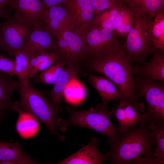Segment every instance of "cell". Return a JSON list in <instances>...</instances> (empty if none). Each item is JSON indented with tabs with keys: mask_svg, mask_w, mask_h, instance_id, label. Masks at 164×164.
<instances>
[{
	"mask_svg": "<svg viewBox=\"0 0 164 164\" xmlns=\"http://www.w3.org/2000/svg\"><path fill=\"white\" fill-rule=\"evenodd\" d=\"M9 10H7V11H4L0 9V19L2 17L5 18L9 15Z\"/></svg>",
	"mask_w": 164,
	"mask_h": 164,
	"instance_id": "obj_36",
	"label": "cell"
},
{
	"mask_svg": "<svg viewBox=\"0 0 164 164\" xmlns=\"http://www.w3.org/2000/svg\"><path fill=\"white\" fill-rule=\"evenodd\" d=\"M70 13L73 30L82 37L95 15L90 0H66L63 4Z\"/></svg>",
	"mask_w": 164,
	"mask_h": 164,
	"instance_id": "obj_11",
	"label": "cell"
},
{
	"mask_svg": "<svg viewBox=\"0 0 164 164\" xmlns=\"http://www.w3.org/2000/svg\"><path fill=\"white\" fill-rule=\"evenodd\" d=\"M88 80L97 91L102 102L101 104L108 106L111 101H118L123 97V93L111 81L104 76L89 74Z\"/></svg>",
	"mask_w": 164,
	"mask_h": 164,
	"instance_id": "obj_19",
	"label": "cell"
},
{
	"mask_svg": "<svg viewBox=\"0 0 164 164\" xmlns=\"http://www.w3.org/2000/svg\"><path fill=\"white\" fill-rule=\"evenodd\" d=\"M14 109L19 114L16 126L20 135L23 137L28 138L35 135L39 128L36 119L30 113L19 108L15 102Z\"/></svg>",
	"mask_w": 164,
	"mask_h": 164,
	"instance_id": "obj_23",
	"label": "cell"
},
{
	"mask_svg": "<svg viewBox=\"0 0 164 164\" xmlns=\"http://www.w3.org/2000/svg\"><path fill=\"white\" fill-rule=\"evenodd\" d=\"M122 38L93 20L82 37L86 47L87 57H101L122 47Z\"/></svg>",
	"mask_w": 164,
	"mask_h": 164,
	"instance_id": "obj_7",
	"label": "cell"
},
{
	"mask_svg": "<svg viewBox=\"0 0 164 164\" xmlns=\"http://www.w3.org/2000/svg\"><path fill=\"white\" fill-rule=\"evenodd\" d=\"M164 160H161L158 157L150 156L148 158H142L139 159L132 164H163Z\"/></svg>",
	"mask_w": 164,
	"mask_h": 164,
	"instance_id": "obj_33",
	"label": "cell"
},
{
	"mask_svg": "<svg viewBox=\"0 0 164 164\" xmlns=\"http://www.w3.org/2000/svg\"><path fill=\"white\" fill-rule=\"evenodd\" d=\"M14 10L13 19L31 30L44 25L46 9L41 0H12L9 5Z\"/></svg>",
	"mask_w": 164,
	"mask_h": 164,
	"instance_id": "obj_10",
	"label": "cell"
},
{
	"mask_svg": "<svg viewBox=\"0 0 164 164\" xmlns=\"http://www.w3.org/2000/svg\"><path fill=\"white\" fill-rule=\"evenodd\" d=\"M20 88L19 80L0 72V120L6 112L14 110L11 97L13 92Z\"/></svg>",
	"mask_w": 164,
	"mask_h": 164,
	"instance_id": "obj_20",
	"label": "cell"
},
{
	"mask_svg": "<svg viewBox=\"0 0 164 164\" xmlns=\"http://www.w3.org/2000/svg\"><path fill=\"white\" fill-rule=\"evenodd\" d=\"M14 26L19 35L26 41L32 30L15 20L12 17Z\"/></svg>",
	"mask_w": 164,
	"mask_h": 164,
	"instance_id": "obj_32",
	"label": "cell"
},
{
	"mask_svg": "<svg viewBox=\"0 0 164 164\" xmlns=\"http://www.w3.org/2000/svg\"><path fill=\"white\" fill-rule=\"evenodd\" d=\"M135 15L123 2L115 4L96 14L93 21L122 37H126L133 26Z\"/></svg>",
	"mask_w": 164,
	"mask_h": 164,
	"instance_id": "obj_8",
	"label": "cell"
},
{
	"mask_svg": "<svg viewBox=\"0 0 164 164\" xmlns=\"http://www.w3.org/2000/svg\"><path fill=\"white\" fill-rule=\"evenodd\" d=\"M148 62L133 66V74L141 78H149L164 83V51L156 49Z\"/></svg>",
	"mask_w": 164,
	"mask_h": 164,
	"instance_id": "obj_17",
	"label": "cell"
},
{
	"mask_svg": "<svg viewBox=\"0 0 164 164\" xmlns=\"http://www.w3.org/2000/svg\"><path fill=\"white\" fill-rule=\"evenodd\" d=\"M0 23V48L10 57L14 56L18 50L23 49L25 41L19 35L9 15Z\"/></svg>",
	"mask_w": 164,
	"mask_h": 164,
	"instance_id": "obj_14",
	"label": "cell"
},
{
	"mask_svg": "<svg viewBox=\"0 0 164 164\" xmlns=\"http://www.w3.org/2000/svg\"><path fill=\"white\" fill-rule=\"evenodd\" d=\"M54 37L52 52L58 55V60L64 61L67 65L72 63H79L87 58L84 41L72 28L62 30Z\"/></svg>",
	"mask_w": 164,
	"mask_h": 164,
	"instance_id": "obj_9",
	"label": "cell"
},
{
	"mask_svg": "<svg viewBox=\"0 0 164 164\" xmlns=\"http://www.w3.org/2000/svg\"><path fill=\"white\" fill-rule=\"evenodd\" d=\"M45 7L48 8L52 6L63 4L66 0H41Z\"/></svg>",
	"mask_w": 164,
	"mask_h": 164,
	"instance_id": "obj_34",
	"label": "cell"
},
{
	"mask_svg": "<svg viewBox=\"0 0 164 164\" xmlns=\"http://www.w3.org/2000/svg\"><path fill=\"white\" fill-rule=\"evenodd\" d=\"M98 141L95 137L91 138L89 142L77 152L56 164H102L107 159L106 153L102 154L97 148Z\"/></svg>",
	"mask_w": 164,
	"mask_h": 164,
	"instance_id": "obj_15",
	"label": "cell"
},
{
	"mask_svg": "<svg viewBox=\"0 0 164 164\" xmlns=\"http://www.w3.org/2000/svg\"><path fill=\"white\" fill-rule=\"evenodd\" d=\"M1 39L0 37V48L1 47Z\"/></svg>",
	"mask_w": 164,
	"mask_h": 164,
	"instance_id": "obj_37",
	"label": "cell"
},
{
	"mask_svg": "<svg viewBox=\"0 0 164 164\" xmlns=\"http://www.w3.org/2000/svg\"><path fill=\"white\" fill-rule=\"evenodd\" d=\"M66 110L70 115L69 119L64 120L59 118L56 121L62 132L65 131L68 126L77 125L93 129L105 136L110 144L120 139L122 132L112 123L110 118L113 112L108 109V106L100 103L95 109L74 110L67 107Z\"/></svg>",
	"mask_w": 164,
	"mask_h": 164,
	"instance_id": "obj_3",
	"label": "cell"
},
{
	"mask_svg": "<svg viewBox=\"0 0 164 164\" xmlns=\"http://www.w3.org/2000/svg\"><path fill=\"white\" fill-rule=\"evenodd\" d=\"M118 101L117 107L113 108L111 110L118 122L117 127L120 132H124L129 127H135L142 120L148 122L147 115L145 113L141 115L137 112L130 103L121 99Z\"/></svg>",
	"mask_w": 164,
	"mask_h": 164,
	"instance_id": "obj_16",
	"label": "cell"
},
{
	"mask_svg": "<svg viewBox=\"0 0 164 164\" xmlns=\"http://www.w3.org/2000/svg\"><path fill=\"white\" fill-rule=\"evenodd\" d=\"M43 22L44 26L54 37L62 30L72 28L70 15L63 4L47 9Z\"/></svg>",
	"mask_w": 164,
	"mask_h": 164,
	"instance_id": "obj_13",
	"label": "cell"
},
{
	"mask_svg": "<svg viewBox=\"0 0 164 164\" xmlns=\"http://www.w3.org/2000/svg\"><path fill=\"white\" fill-rule=\"evenodd\" d=\"M67 65L64 61L58 60L38 75L35 76L33 77L34 82L36 83L53 85Z\"/></svg>",
	"mask_w": 164,
	"mask_h": 164,
	"instance_id": "obj_25",
	"label": "cell"
},
{
	"mask_svg": "<svg viewBox=\"0 0 164 164\" xmlns=\"http://www.w3.org/2000/svg\"><path fill=\"white\" fill-rule=\"evenodd\" d=\"M136 88L147 103L145 114L148 119V126L153 124L164 126V83L149 78L134 76Z\"/></svg>",
	"mask_w": 164,
	"mask_h": 164,
	"instance_id": "obj_6",
	"label": "cell"
},
{
	"mask_svg": "<svg viewBox=\"0 0 164 164\" xmlns=\"http://www.w3.org/2000/svg\"><path fill=\"white\" fill-rule=\"evenodd\" d=\"M27 53L29 57V71L43 62L57 54L55 53L49 51H32Z\"/></svg>",
	"mask_w": 164,
	"mask_h": 164,
	"instance_id": "obj_28",
	"label": "cell"
},
{
	"mask_svg": "<svg viewBox=\"0 0 164 164\" xmlns=\"http://www.w3.org/2000/svg\"><path fill=\"white\" fill-rule=\"evenodd\" d=\"M36 163L24 153L18 143L0 141V164Z\"/></svg>",
	"mask_w": 164,
	"mask_h": 164,
	"instance_id": "obj_21",
	"label": "cell"
},
{
	"mask_svg": "<svg viewBox=\"0 0 164 164\" xmlns=\"http://www.w3.org/2000/svg\"><path fill=\"white\" fill-rule=\"evenodd\" d=\"M148 122L143 120L138 127H129L119 140L110 144L106 153L109 163L129 164L143 156H152L151 149L155 144L152 133L148 131Z\"/></svg>",
	"mask_w": 164,
	"mask_h": 164,
	"instance_id": "obj_2",
	"label": "cell"
},
{
	"mask_svg": "<svg viewBox=\"0 0 164 164\" xmlns=\"http://www.w3.org/2000/svg\"><path fill=\"white\" fill-rule=\"evenodd\" d=\"M67 65V67L61 72L53 87L48 92L53 104L60 110L62 99L67 85L82 72L79 63H72Z\"/></svg>",
	"mask_w": 164,
	"mask_h": 164,
	"instance_id": "obj_12",
	"label": "cell"
},
{
	"mask_svg": "<svg viewBox=\"0 0 164 164\" xmlns=\"http://www.w3.org/2000/svg\"><path fill=\"white\" fill-rule=\"evenodd\" d=\"M87 63L90 71L102 75L122 91L121 99L130 103L138 113L144 112L145 105L139 101L141 96L134 82L133 62L122 47L101 57L89 58Z\"/></svg>",
	"mask_w": 164,
	"mask_h": 164,
	"instance_id": "obj_1",
	"label": "cell"
},
{
	"mask_svg": "<svg viewBox=\"0 0 164 164\" xmlns=\"http://www.w3.org/2000/svg\"><path fill=\"white\" fill-rule=\"evenodd\" d=\"M14 72L17 76L20 83V87L29 84L28 75L29 57L28 54L22 49L16 51L15 53Z\"/></svg>",
	"mask_w": 164,
	"mask_h": 164,
	"instance_id": "obj_24",
	"label": "cell"
},
{
	"mask_svg": "<svg viewBox=\"0 0 164 164\" xmlns=\"http://www.w3.org/2000/svg\"><path fill=\"white\" fill-rule=\"evenodd\" d=\"M59 59L57 54L51 58L46 60L37 66L34 67L29 71L28 75L29 78H32L40 72L44 70L51 66Z\"/></svg>",
	"mask_w": 164,
	"mask_h": 164,
	"instance_id": "obj_30",
	"label": "cell"
},
{
	"mask_svg": "<svg viewBox=\"0 0 164 164\" xmlns=\"http://www.w3.org/2000/svg\"><path fill=\"white\" fill-rule=\"evenodd\" d=\"M124 2L136 16H155L164 11V0H124Z\"/></svg>",
	"mask_w": 164,
	"mask_h": 164,
	"instance_id": "obj_22",
	"label": "cell"
},
{
	"mask_svg": "<svg viewBox=\"0 0 164 164\" xmlns=\"http://www.w3.org/2000/svg\"><path fill=\"white\" fill-rule=\"evenodd\" d=\"M155 16H135L132 28L122 48L133 62L142 64L156 48L152 38V21Z\"/></svg>",
	"mask_w": 164,
	"mask_h": 164,
	"instance_id": "obj_5",
	"label": "cell"
},
{
	"mask_svg": "<svg viewBox=\"0 0 164 164\" xmlns=\"http://www.w3.org/2000/svg\"><path fill=\"white\" fill-rule=\"evenodd\" d=\"M95 15L108 9L112 5L122 2L124 0H90Z\"/></svg>",
	"mask_w": 164,
	"mask_h": 164,
	"instance_id": "obj_29",
	"label": "cell"
},
{
	"mask_svg": "<svg viewBox=\"0 0 164 164\" xmlns=\"http://www.w3.org/2000/svg\"><path fill=\"white\" fill-rule=\"evenodd\" d=\"M152 35L155 47L164 51V11L158 13L154 18Z\"/></svg>",
	"mask_w": 164,
	"mask_h": 164,
	"instance_id": "obj_26",
	"label": "cell"
},
{
	"mask_svg": "<svg viewBox=\"0 0 164 164\" xmlns=\"http://www.w3.org/2000/svg\"><path fill=\"white\" fill-rule=\"evenodd\" d=\"M44 26L32 29L26 39L23 49L27 53L32 51L52 52L54 40Z\"/></svg>",
	"mask_w": 164,
	"mask_h": 164,
	"instance_id": "obj_18",
	"label": "cell"
},
{
	"mask_svg": "<svg viewBox=\"0 0 164 164\" xmlns=\"http://www.w3.org/2000/svg\"><path fill=\"white\" fill-rule=\"evenodd\" d=\"M15 61L0 55V72L13 76L15 75Z\"/></svg>",
	"mask_w": 164,
	"mask_h": 164,
	"instance_id": "obj_31",
	"label": "cell"
},
{
	"mask_svg": "<svg viewBox=\"0 0 164 164\" xmlns=\"http://www.w3.org/2000/svg\"><path fill=\"white\" fill-rule=\"evenodd\" d=\"M12 0H0V9L4 11H7V5H9Z\"/></svg>",
	"mask_w": 164,
	"mask_h": 164,
	"instance_id": "obj_35",
	"label": "cell"
},
{
	"mask_svg": "<svg viewBox=\"0 0 164 164\" xmlns=\"http://www.w3.org/2000/svg\"><path fill=\"white\" fill-rule=\"evenodd\" d=\"M20 89L21 101L15 102L18 107L44 123L51 134L57 135L61 141L64 140L65 137L59 133L56 121L60 110L55 108L42 93L30 84L21 87Z\"/></svg>",
	"mask_w": 164,
	"mask_h": 164,
	"instance_id": "obj_4",
	"label": "cell"
},
{
	"mask_svg": "<svg viewBox=\"0 0 164 164\" xmlns=\"http://www.w3.org/2000/svg\"><path fill=\"white\" fill-rule=\"evenodd\" d=\"M152 133L157 148L152 151V156L164 160V126H157L153 124L148 126Z\"/></svg>",
	"mask_w": 164,
	"mask_h": 164,
	"instance_id": "obj_27",
	"label": "cell"
}]
</instances>
